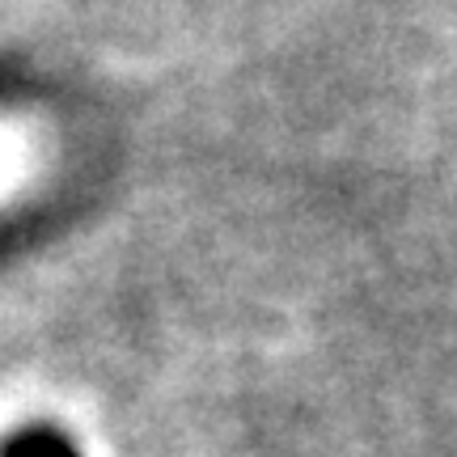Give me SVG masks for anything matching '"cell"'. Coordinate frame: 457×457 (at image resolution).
<instances>
[{"instance_id": "cell-1", "label": "cell", "mask_w": 457, "mask_h": 457, "mask_svg": "<svg viewBox=\"0 0 457 457\" xmlns=\"http://www.w3.org/2000/svg\"><path fill=\"white\" fill-rule=\"evenodd\" d=\"M4 457H77L68 449L64 436H55V432H26V436H13Z\"/></svg>"}]
</instances>
